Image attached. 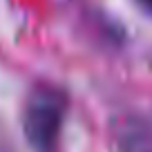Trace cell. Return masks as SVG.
Here are the masks:
<instances>
[{
  "mask_svg": "<svg viewBox=\"0 0 152 152\" xmlns=\"http://www.w3.org/2000/svg\"><path fill=\"white\" fill-rule=\"evenodd\" d=\"M65 114V99L54 87H38L25 105V137L36 152H52Z\"/></svg>",
  "mask_w": 152,
  "mask_h": 152,
  "instance_id": "cell-1",
  "label": "cell"
},
{
  "mask_svg": "<svg viewBox=\"0 0 152 152\" xmlns=\"http://www.w3.org/2000/svg\"><path fill=\"white\" fill-rule=\"evenodd\" d=\"M150 5H152V0H150Z\"/></svg>",
  "mask_w": 152,
  "mask_h": 152,
  "instance_id": "cell-2",
  "label": "cell"
}]
</instances>
